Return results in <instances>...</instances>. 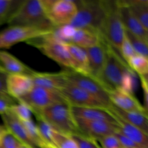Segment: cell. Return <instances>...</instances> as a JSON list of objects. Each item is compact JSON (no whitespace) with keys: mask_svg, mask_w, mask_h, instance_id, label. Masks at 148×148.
I'll list each match as a JSON object with an SVG mask.
<instances>
[{"mask_svg":"<svg viewBox=\"0 0 148 148\" xmlns=\"http://www.w3.org/2000/svg\"><path fill=\"white\" fill-rule=\"evenodd\" d=\"M72 138L75 140L79 148H101L98 142L92 139L84 137L81 134H73Z\"/></svg>","mask_w":148,"mask_h":148,"instance_id":"obj_32","label":"cell"},{"mask_svg":"<svg viewBox=\"0 0 148 148\" xmlns=\"http://www.w3.org/2000/svg\"><path fill=\"white\" fill-rule=\"evenodd\" d=\"M70 108L75 121H104L116 123L112 116L106 109L73 106H70Z\"/></svg>","mask_w":148,"mask_h":148,"instance_id":"obj_18","label":"cell"},{"mask_svg":"<svg viewBox=\"0 0 148 148\" xmlns=\"http://www.w3.org/2000/svg\"><path fill=\"white\" fill-rule=\"evenodd\" d=\"M110 114V113H109ZM115 119L118 125L119 132L134 143L143 148H148V136L147 134L136 127L135 126L127 122L116 115L110 114Z\"/></svg>","mask_w":148,"mask_h":148,"instance_id":"obj_20","label":"cell"},{"mask_svg":"<svg viewBox=\"0 0 148 148\" xmlns=\"http://www.w3.org/2000/svg\"><path fill=\"white\" fill-rule=\"evenodd\" d=\"M129 67L138 74L140 77L147 76L148 59L147 57L136 54L127 62Z\"/></svg>","mask_w":148,"mask_h":148,"instance_id":"obj_27","label":"cell"},{"mask_svg":"<svg viewBox=\"0 0 148 148\" xmlns=\"http://www.w3.org/2000/svg\"><path fill=\"white\" fill-rule=\"evenodd\" d=\"M119 54L122 57V59L125 61L126 62H128L132 56L136 55L137 53L134 51V49L132 48V45L130 44V41L126 37H124V40L121 43V48L119 50Z\"/></svg>","mask_w":148,"mask_h":148,"instance_id":"obj_34","label":"cell"},{"mask_svg":"<svg viewBox=\"0 0 148 148\" xmlns=\"http://www.w3.org/2000/svg\"><path fill=\"white\" fill-rule=\"evenodd\" d=\"M53 30H45L29 26H9L0 32V50L7 49L21 42H26L36 38L51 33Z\"/></svg>","mask_w":148,"mask_h":148,"instance_id":"obj_7","label":"cell"},{"mask_svg":"<svg viewBox=\"0 0 148 148\" xmlns=\"http://www.w3.org/2000/svg\"><path fill=\"white\" fill-rule=\"evenodd\" d=\"M74 63V71L78 73L90 76L88 59L84 49L72 43L65 44Z\"/></svg>","mask_w":148,"mask_h":148,"instance_id":"obj_24","label":"cell"},{"mask_svg":"<svg viewBox=\"0 0 148 148\" xmlns=\"http://www.w3.org/2000/svg\"><path fill=\"white\" fill-rule=\"evenodd\" d=\"M27 43L31 44L48 56L66 69H74V63L64 43L55 38L51 33L36 38Z\"/></svg>","mask_w":148,"mask_h":148,"instance_id":"obj_6","label":"cell"},{"mask_svg":"<svg viewBox=\"0 0 148 148\" xmlns=\"http://www.w3.org/2000/svg\"><path fill=\"white\" fill-rule=\"evenodd\" d=\"M7 23L9 26H29L49 30L55 28L46 16L40 0L22 1Z\"/></svg>","mask_w":148,"mask_h":148,"instance_id":"obj_1","label":"cell"},{"mask_svg":"<svg viewBox=\"0 0 148 148\" xmlns=\"http://www.w3.org/2000/svg\"><path fill=\"white\" fill-rule=\"evenodd\" d=\"M0 71H4V70H3V69H2V68H1V65H0Z\"/></svg>","mask_w":148,"mask_h":148,"instance_id":"obj_40","label":"cell"},{"mask_svg":"<svg viewBox=\"0 0 148 148\" xmlns=\"http://www.w3.org/2000/svg\"><path fill=\"white\" fill-rule=\"evenodd\" d=\"M22 144L7 129L0 134V148H20Z\"/></svg>","mask_w":148,"mask_h":148,"instance_id":"obj_31","label":"cell"},{"mask_svg":"<svg viewBox=\"0 0 148 148\" xmlns=\"http://www.w3.org/2000/svg\"><path fill=\"white\" fill-rule=\"evenodd\" d=\"M50 136L54 148H79L71 135L60 133L52 129Z\"/></svg>","mask_w":148,"mask_h":148,"instance_id":"obj_26","label":"cell"},{"mask_svg":"<svg viewBox=\"0 0 148 148\" xmlns=\"http://www.w3.org/2000/svg\"><path fill=\"white\" fill-rule=\"evenodd\" d=\"M79 134L98 141L106 136L115 134L119 131L116 123L104 121H75Z\"/></svg>","mask_w":148,"mask_h":148,"instance_id":"obj_12","label":"cell"},{"mask_svg":"<svg viewBox=\"0 0 148 148\" xmlns=\"http://www.w3.org/2000/svg\"><path fill=\"white\" fill-rule=\"evenodd\" d=\"M1 116L4 122V127L9 132L15 136L23 144L27 145L33 148H36L22 121H20L12 113L8 111L7 113L1 115Z\"/></svg>","mask_w":148,"mask_h":148,"instance_id":"obj_19","label":"cell"},{"mask_svg":"<svg viewBox=\"0 0 148 148\" xmlns=\"http://www.w3.org/2000/svg\"><path fill=\"white\" fill-rule=\"evenodd\" d=\"M17 101L25 104L32 112L39 111L53 104L66 103L59 91L36 86L33 87L27 95L19 98Z\"/></svg>","mask_w":148,"mask_h":148,"instance_id":"obj_8","label":"cell"},{"mask_svg":"<svg viewBox=\"0 0 148 148\" xmlns=\"http://www.w3.org/2000/svg\"><path fill=\"white\" fill-rule=\"evenodd\" d=\"M111 103L117 108L126 111H133L147 114V111L136 98L134 94L127 92L121 88L108 92Z\"/></svg>","mask_w":148,"mask_h":148,"instance_id":"obj_13","label":"cell"},{"mask_svg":"<svg viewBox=\"0 0 148 148\" xmlns=\"http://www.w3.org/2000/svg\"><path fill=\"white\" fill-rule=\"evenodd\" d=\"M134 17L148 31L147 0H123Z\"/></svg>","mask_w":148,"mask_h":148,"instance_id":"obj_25","label":"cell"},{"mask_svg":"<svg viewBox=\"0 0 148 148\" xmlns=\"http://www.w3.org/2000/svg\"><path fill=\"white\" fill-rule=\"evenodd\" d=\"M84 50L88 56L90 76L97 80L106 59V43L101 38L99 43Z\"/></svg>","mask_w":148,"mask_h":148,"instance_id":"obj_14","label":"cell"},{"mask_svg":"<svg viewBox=\"0 0 148 148\" xmlns=\"http://www.w3.org/2000/svg\"><path fill=\"white\" fill-rule=\"evenodd\" d=\"M20 148H33V147H32L31 146H30V145H27L22 144Z\"/></svg>","mask_w":148,"mask_h":148,"instance_id":"obj_38","label":"cell"},{"mask_svg":"<svg viewBox=\"0 0 148 148\" xmlns=\"http://www.w3.org/2000/svg\"><path fill=\"white\" fill-rule=\"evenodd\" d=\"M124 35L125 37L128 39L137 54L148 58V42L145 41L143 39L126 30L125 29H124Z\"/></svg>","mask_w":148,"mask_h":148,"instance_id":"obj_29","label":"cell"},{"mask_svg":"<svg viewBox=\"0 0 148 148\" xmlns=\"http://www.w3.org/2000/svg\"><path fill=\"white\" fill-rule=\"evenodd\" d=\"M118 4L120 17L124 29L145 41L148 42L147 30H146L140 22L134 17L123 0H118Z\"/></svg>","mask_w":148,"mask_h":148,"instance_id":"obj_17","label":"cell"},{"mask_svg":"<svg viewBox=\"0 0 148 148\" xmlns=\"http://www.w3.org/2000/svg\"><path fill=\"white\" fill-rule=\"evenodd\" d=\"M105 15L99 30L101 38L119 53L124 40V27L123 26L118 0H103Z\"/></svg>","mask_w":148,"mask_h":148,"instance_id":"obj_2","label":"cell"},{"mask_svg":"<svg viewBox=\"0 0 148 148\" xmlns=\"http://www.w3.org/2000/svg\"><path fill=\"white\" fill-rule=\"evenodd\" d=\"M68 83L81 88L109 106L111 104L108 92L101 83L90 76L78 73L72 69H64Z\"/></svg>","mask_w":148,"mask_h":148,"instance_id":"obj_9","label":"cell"},{"mask_svg":"<svg viewBox=\"0 0 148 148\" xmlns=\"http://www.w3.org/2000/svg\"><path fill=\"white\" fill-rule=\"evenodd\" d=\"M106 110L110 114L118 116L121 119L135 126L145 134H148V118L147 114L124 111L116 107L112 103Z\"/></svg>","mask_w":148,"mask_h":148,"instance_id":"obj_21","label":"cell"},{"mask_svg":"<svg viewBox=\"0 0 148 148\" xmlns=\"http://www.w3.org/2000/svg\"><path fill=\"white\" fill-rule=\"evenodd\" d=\"M49 148H54V147H50Z\"/></svg>","mask_w":148,"mask_h":148,"instance_id":"obj_42","label":"cell"},{"mask_svg":"<svg viewBox=\"0 0 148 148\" xmlns=\"http://www.w3.org/2000/svg\"><path fill=\"white\" fill-rule=\"evenodd\" d=\"M101 36L96 32L88 29L75 28L70 39V43L82 49L92 47L99 43Z\"/></svg>","mask_w":148,"mask_h":148,"instance_id":"obj_23","label":"cell"},{"mask_svg":"<svg viewBox=\"0 0 148 148\" xmlns=\"http://www.w3.org/2000/svg\"><path fill=\"white\" fill-rule=\"evenodd\" d=\"M21 2L17 0H0V26L7 23Z\"/></svg>","mask_w":148,"mask_h":148,"instance_id":"obj_28","label":"cell"},{"mask_svg":"<svg viewBox=\"0 0 148 148\" xmlns=\"http://www.w3.org/2000/svg\"><path fill=\"white\" fill-rule=\"evenodd\" d=\"M132 148H143V147H132Z\"/></svg>","mask_w":148,"mask_h":148,"instance_id":"obj_41","label":"cell"},{"mask_svg":"<svg viewBox=\"0 0 148 148\" xmlns=\"http://www.w3.org/2000/svg\"><path fill=\"white\" fill-rule=\"evenodd\" d=\"M34 86L60 91L68 84L64 70L59 72H38L31 75Z\"/></svg>","mask_w":148,"mask_h":148,"instance_id":"obj_15","label":"cell"},{"mask_svg":"<svg viewBox=\"0 0 148 148\" xmlns=\"http://www.w3.org/2000/svg\"><path fill=\"white\" fill-rule=\"evenodd\" d=\"M59 92L70 106L98 108L102 109H106L108 107V106L91 94L69 83L62 88Z\"/></svg>","mask_w":148,"mask_h":148,"instance_id":"obj_10","label":"cell"},{"mask_svg":"<svg viewBox=\"0 0 148 148\" xmlns=\"http://www.w3.org/2000/svg\"><path fill=\"white\" fill-rule=\"evenodd\" d=\"M9 111L12 113L20 121H27L32 120V111L28 106L23 103L18 102L12 106Z\"/></svg>","mask_w":148,"mask_h":148,"instance_id":"obj_30","label":"cell"},{"mask_svg":"<svg viewBox=\"0 0 148 148\" xmlns=\"http://www.w3.org/2000/svg\"><path fill=\"white\" fill-rule=\"evenodd\" d=\"M17 103L18 101L10 96L7 92L0 94V115L7 113L12 106Z\"/></svg>","mask_w":148,"mask_h":148,"instance_id":"obj_33","label":"cell"},{"mask_svg":"<svg viewBox=\"0 0 148 148\" xmlns=\"http://www.w3.org/2000/svg\"><path fill=\"white\" fill-rule=\"evenodd\" d=\"M114 135L116 137V138L118 139L119 141L120 142V143H121V145L123 146V147L124 148H132V147H140V146L137 145L136 143H134V142L132 141L131 140H130L129 138H127V137H125L124 134H122L121 132H119V131L117 132Z\"/></svg>","mask_w":148,"mask_h":148,"instance_id":"obj_36","label":"cell"},{"mask_svg":"<svg viewBox=\"0 0 148 148\" xmlns=\"http://www.w3.org/2000/svg\"><path fill=\"white\" fill-rule=\"evenodd\" d=\"M131 70L119 53L106 43V59L97 80L107 92L121 88L126 74Z\"/></svg>","mask_w":148,"mask_h":148,"instance_id":"obj_4","label":"cell"},{"mask_svg":"<svg viewBox=\"0 0 148 148\" xmlns=\"http://www.w3.org/2000/svg\"><path fill=\"white\" fill-rule=\"evenodd\" d=\"M77 13L74 0H55L46 16L54 27L70 25Z\"/></svg>","mask_w":148,"mask_h":148,"instance_id":"obj_11","label":"cell"},{"mask_svg":"<svg viewBox=\"0 0 148 148\" xmlns=\"http://www.w3.org/2000/svg\"><path fill=\"white\" fill-rule=\"evenodd\" d=\"M97 142L101 144V148H124L114 134L106 136L99 139Z\"/></svg>","mask_w":148,"mask_h":148,"instance_id":"obj_35","label":"cell"},{"mask_svg":"<svg viewBox=\"0 0 148 148\" xmlns=\"http://www.w3.org/2000/svg\"><path fill=\"white\" fill-rule=\"evenodd\" d=\"M0 65L7 75L20 74L31 76L35 72L15 56L4 50H0Z\"/></svg>","mask_w":148,"mask_h":148,"instance_id":"obj_22","label":"cell"},{"mask_svg":"<svg viewBox=\"0 0 148 148\" xmlns=\"http://www.w3.org/2000/svg\"><path fill=\"white\" fill-rule=\"evenodd\" d=\"M77 13L70 25L75 28L88 29L99 34L105 15L103 0L75 1Z\"/></svg>","mask_w":148,"mask_h":148,"instance_id":"obj_5","label":"cell"},{"mask_svg":"<svg viewBox=\"0 0 148 148\" xmlns=\"http://www.w3.org/2000/svg\"><path fill=\"white\" fill-rule=\"evenodd\" d=\"M34 87L31 77L26 75H7V92L13 98L17 100L27 95Z\"/></svg>","mask_w":148,"mask_h":148,"instance_id":"obj_16","label":"cell"},{"mask_svg":"<svg viewBox=\"0 0 148 148\" xmlns=\"http://www.w3.org/2000/svg\"><path fill=\"white\" fill-rule=\"evenodd\" d=\"M5 127H4V126H1L0 125V134H1V132H2L3 131H4V130H5Z\"/></svg>","mask_w":148,"mask_h":148,"instance_id":"obj_39","label":"cell"},{"mask_svg":"<svg viewBox=\"0 0 148 148\" xmlns=\"http://www.w3.org/2000/svg\"><path fill=\"white\" fill-rule=\"evenodd\" d=\"M7 74L4 71H0V94L7 93Z\"/></svg>","mask_w":148,"mask_h":148,"instance_id":"obj_37","label":"cell"},{"mask_svg":"<svg viewBox=\"0 0 148 148\" xmlns=\"http://www.w3.org/2000/svg\"><path fill=\"white\" fill-rule=\"evenodd\" d=\"M32 114L35 116L40 117L53 130L71 136L79 134L70 106L66 103L53 104L39 111H33Z\"/></svg>","mask_w":148,"mask_h":148,"instance_id":"obj_3","label":"cell"}]
</instances>
